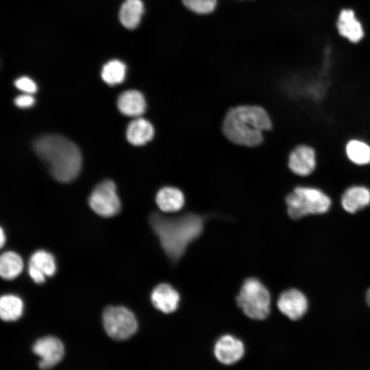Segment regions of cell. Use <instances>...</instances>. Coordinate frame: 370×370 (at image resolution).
<instances>
[{"label":"cell","mask_w":370,"mask_h":370,"mask_svg":"<svg viewBox=\"0 0 370 370\" xmlns=\"http://www.w3.org/2000/svg\"><path fill=\"white\" fill-rule=\"evenodd\" d=\"M273 126L272 116L264 106L243 103L226 112L221 123V132L233 145L254 148L264 143L266 133L272 131Z\"/></svg>","instance_id":"1"},{"label":"cell","mask_w":370,"mask_h":370,"mask_svg":"<svg viewBox=\"0 0 370 370\" xmlns=\"http://www.w3.org/2000/svg\"><path fill=\"white\" fill-rule=\"evenodd\" d=\"M33 149L56 180L69 182L79 175L82 162L81 152L67 138L55 134L42 135L34 140Z\"/></svg>","instance_id":"2"},{"label":"cell","mask_w":370,"mask_h":370,"mask_svg":"<svg viewBox=\"0 0 370 370\" xmlns=\"http://www.w3.org/2000/svg\"><path fill=\"white\" fill-rule=\"evenodd\" d=\"M149 222L168 257L173 261L180 259L187 246L199 236L203 220L195 214L169 218L152 214Z\"/></svg>","instance_id":"3"},{"label":"cell","mask_w":370,"mask_h":370,"mask_svg":"<svg viewBox=\"0 0 370 370\" xmlns=\"http://www.w3.org/2000/svg\"><path fill=\"white\" fill-rule=\"evenodd\" d=\"M287 213L293 219H299L309 214L327 212L332 204L325 193L316 187L297 186L285 197Z\"/></svg>","instance_id":"4"},{"label":"cell","mask_w":370,"mask_h":370,"mask_svg":"<svg viewBox=\"0 0 370 370\" xmlns=\"http://www.w3.org/2000/svg\"><path fill=\"white\" fill-rule=\"evenodd\" d=\"M238 306L249 318L266 319L270 312L271 297L268 290L256 278L247 279L236 298Z\"/></svg>","instance_id":"5"},{"label":"cell","mask_w":370,"mask_h":370,"mask_svg":"<svg viewBox=\"0 0 370 370\" xmlns=\"http://www.w3.org/2000/svg\"><path fill=\"white\" fill-rule=\"evenodd\" d=\"M102 319L106 333L114 340H126L134 334L138 328L136 317L124 306L106 307Z\"/></svg>","instance_id":"6"},{"label":"cell","mask_w":370,"mask_h":370,"mask_svg":"<svg viewBox=\"0 0 370 370\" xmlns=\"http://www.w3.org/2000/svg\"><path fill=\"white\" fill-rule=\"evenodd\" d=\"M91 209L103 217L116 215L121 210V201L116 192V186L110 180L99 182L88 198Z\"/></svg>","instance_id":"7"},{"label":"cell","mask_w":370,"mask_h":370,"mask_svg":"<svg viewBox=\"0 0 370 370\" xmlns=\"http://www.w3.org/2000/svg\"><path fill=\"white\" fill-rule=\"evenodd\" d=\"M317 165L314 149L306 144H299L287 155L286 166L295 175L307 177L312 175Z\"/></svg>","instance_id":"8"},{"label":"cell","mask_w":370,"mask_h":370,"mask_svg":"<svg viewBox=\"0 0 370 370\" xmlns=\"http://www.w3.org/2000/svg\"><path fill=\"white\" fill-rule=\"evenodd\" d=\"M33 352L40 358L39 367L46 370L60 362L64 349L58 338L49 336L37 340L33 345Z\"/></svg>","instance_id":"9"},{"label":"cell","mask_w":370,"mask_h":370,"mask_svg":"<svg viewBox=\"0 0 370 370\" xmlns=\"http://www.w3.org/2000/svg\"><path fill=\"white\" fill-rule=\"evenodd\" d=\"M280 311L293 321L300 319L308 310V300L305 295L296 288L282 292L277 301Z\"/></svg>","instance_id":"10"},{"label":"cell","mask_w":370,"mask_h":370,"mask_svg":"<svg viewBox=\"0 0 370 370\" xmlns=\"http://www.w3.org/2000/svg\"><path fill=\"white\" fill-rule=\"evenodd\" d=\"M243 343L231 334L221 336L215 343L214 354L221 364L231 365L242 359L245 354Z\"/></svg>","instance_id":"11"},{"label":"cell","mask_w":370,"mask_h":370,"mask_svg":"<svg viewBox=\"0 0 370 370\" xmlns=\"http://www.w3.org/2000/svg\"><path fill=\"white\" fill-rule=\"evenodd\" d=\"M117 107L124 115L134 118L143 115L147 105L144 95L137 90L123 92L118 97Z\"/></svg>","instance_id":"12"},{"label":"cell","mask_w":370,"mask_h":370,"mask_svg":"<svg viewBox=\"0 0 370 370\" xmlns=\"http://www.w3.org/2000/svg\"><path fill=\"white\" fill-rule=\"evenodd\" d=\"M151 300L158 310L164 313H171L177 308L180 295L170 284H160L152 291Z\"/></svg>","instance_id":"13"},{"label":"cell","mask_w":370,"mask_h":370,"mask_svg":"<svg viewBox=\"0 0 370 370\" xmlns=\"http://www.w3.org/2000/svg\"><path fill=\"white\" fill-rule=\"evenodd\" d=\"M343 208L349 213H355L370 204V190L361 185L347 188L341 199Z\"/></svg>","instance_id":"14"},{"label":"cell","mask_w":370,"mask_h":370,"mask_svg":"<svg viewBox=\"0 0 370 370\" xmlns=\"http://www.w3.org/2000/svg\"><path fill=\"white\" fill-rule=\"evenodd\" d=\"M155 135L153 124L147 119L139 116L128 125L126 137L128 142L135 146H143L152 140Z\"/></svg>","instance_id":"15"},{"label":"cell","mask_w":370,"mask_h":370,"mask_svg":"<svg viewBox=\"0 0 370 370\" xmlns=\"http://www.w3.org/2000/svg\"><path fill=\"white\" fill-rule=\"evenodd\" d=\"M156 203L162 212H177L184 206L185 196L179 188L174 186H164L157 192Z\"/></svg>","instance_id":"16"},{"label":"cell","mask_w":370,"mask_h":370,"mask_svg":"<svg viewBox=\"0 0 370 370\" xmlns=\"http://www.w3.org/2000/svg\"><path fill=\"white\" fill-rule=\"evenodd\" d=\"M337 29L341 36L352 42H357L363 37L362 26L351 10L345 9L341 12Z\"/></svg>","instance_id":"17"},{"label":"cell","mask_w":370,"mask_h":370,"mask_svg":"<svg viewBox=\"0 0 370 370\" xmlns=\"http://www.w3.org/2000/svg\"><path fill=\"white\" fill-rule=\"evenodd\" d=\"M143 12L141 0H125L119 11V20L125 27L133 29L139 25Z\"/></svg>","instance_id":"18"},{"label":"cell","mask_w":370,"mask_h":370,"mask_svg":"<svg viewBox=\"0 0 370 370\" xmlns=\"http://www.w3.org/2000/svg\"><path fill=\"white\" fill-rule=\"evenodd\" d=\"M345 152L352 164L363 166L370 163V145L362 140H349L345 146Z\"/></svg>","instance_id":"19"},{"label":"cell","mask_w":370,"mask_h":370,"mask_svg":"<svg viewBox=\"0 0 370 370\" xmlns=\"http://www.w3.org/2000/svg\"><path fill=\"white\" fill-rule=\"evenodd\" d=\"M23 302L22 299L12 294H6L0 299V316L4 321H14L23 314Z\"/></svg>","instance_id":"20"},{"label":"cell","mask_w":370,"mask_h":370,"mask_svg":"<svg viewBox=\"0 0 370 370\" xmlns=\"http://www.w3.org/2000/svg\"><path fill=\"white\" fill-rule=\"evenodd\" d=\"M23 269L22 258L16 252L5 251L0 258V274L5 280L16 278Z\"/></svg>","instance_id":"21"},{"label":"cell","mask_w":370,"mask_h":370,"mask_svg":"<svg viewBox=\"0 0 370 370\" xmlns=\"http://www.w3.org/2000/svg\"><path fill=\"white\" fill-rule=\"evenodd\" d=\"M125 73V65L118 60H112L103 65L101 75L106 84L114 86L124 80Z\"/></svg>","instance_id":"22"},{"label":"cell","mask_w":370,"mask_h":370,"mask_svg":"<svg viewBox=\"0 0 370 370\" xmlns=\"http://www.w3.org/2000/svg\"><path fill=\"white\" fill-rule=\"evenodd\" d=\"M29 264L40 269L46 276H52L56 271L53 256L45 250H37L30 257Z\"/></svg>","instance_id":"23"},{"label":"cell","mask_w":370,"mask_h":370,"mask_svg":"<svg viewBox=\"0 0 370 370\" xmlns=\"http://www.w3.org/2000/svg\"><path fill=\"white\" fill-rule=\"evenodd\" d=\"M190 11L199 14H207L214 11L217 0H182Z\"/></svg>","instance_id":"24"},{"label":"cell","mask_w":370,"mask_h":370,"mask_svg":"<svg viewBox=\"0 0 370 370\" xmlns=\"http://www.w3.org/2000/svg\"><path fill=\"white\" fill-rule=\"evenodd\" d=\"M15 86L27 94L34 93L37 90L35 82L28 77H21L14 82Z\"/></svg>","instance_id":"25"},{"label":"cell","mask_w":370,"mask_h":370,"mask_svg":"<svg viewBox=\"0 0 370 370\" xmlns=\"http://www.w3.org/2000/svg\"><path fill=\"white\" fill-rule=\"evenodd\" d=\"M34 102V98L29 94L21 95L14 99L15 105L21 108L31 107Z\"/></svg>","instance_id":"26"},{"label":"cell","mask_w":370,"mask_h":370,"mask_svg":"<svg viewBox=\"0 0 370 370\" xmlns=\"http://www.w3.org/2000/svg\"><path fill=\"white\" fill-rule=\"evenodd\" d=\"M28 272L32 280L36 284H41L45 281L46 275L37 267L29 263Z\"/></svg>","instance_id":"27"},{"label":"cell","mask_w":370,"mask_h":370,"mask_svg":"<svg viewBox=\"0 0 370 370\" xmlns=\"http://www.w3.org/2000/svg\"><path fill=\"white\" fill-rule=\"evenodd\" d=\"M5 241H6V236H5V232L3 230V228H1V240H0V243H1V247H3L5 243Z\"/></svg>","instance_id":"28"},{"label":"cell","mask_w":370,"mask_h":370,"mask_svg":"<svg viewBox=\"0 0 370 370\" xmlns=\"http://www.w3.org/2000/svg\"><path fill=\"white\" fill-rule=\"evenodd\" d=\"M366 300H367V304L370 307V288L367 292Z\"/></svg>","instance_id":"29"}]
</instances>
